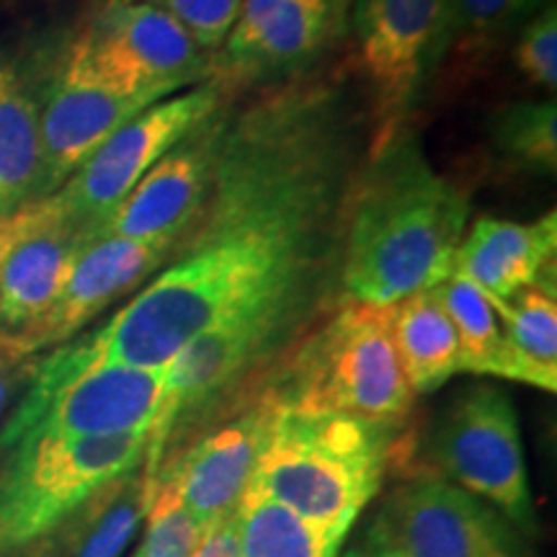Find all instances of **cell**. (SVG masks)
<instances>
[{
  "mask_svg": "<svg viewBox=\"0 0 557 557\" xmlns=\"http://www.w3.org/2000/svg\"><path fill=\"white\" fill-rule=\"evenodd\" d=\"M367 150V101L336 75L230 103L209 189L169 261L81 333L101 359L165 369L150 455L256 393L344 299L341 222Z\"/></svg>",
  "mask_w": 557,
  "mask_h": 557,
  "instance_id": "cell-1",
  "label": "cell"
},
{
  "mask_svg": "<svg viewBox=\"0 0 557 557\" xmlns=\"http://www.w3.org/2000/svg\"><path fill=\"white\" fill-rule=\"evenodd\" d=\"M468 218V191L431 163L413 135L367 152L341 222V297L387 308L436 287L455 269Z\"/></svg>",
  "mask_w": 557,
  "mask_h": 557,
  "instance_id": "cell-2",
  "label": "cell"
},
{
  "mask_svg": "<svg viewBox=\"0 0 557 557\" xmlns=\"http://www.w3.org/2000/svg\"><path fill=\"white\" fill-rule=\"evenodd\" d=\"M400 431L403 423L271 406L246 491L276 500L323 532L346 537L385 483L398 457Z\"/></svg>",
  "mask_w": 557,
  "mask_h": 557,
  "instance_id": "cell-3",
  "label": "cell"
},
{
  "mask_svg": "<svg viewBox=\"0 0 557 557\" xmlns=\"http://www.w3.org/2000/svg\"><path fill=\"white\" fill-rule=\"evenodd\" d=\"M253 398L305 413L406 423L416 395L395 351L393 305L341 299L289 348Z\"/></svg>",
  "mask_w": 557,
  "mask_h": 557,
  "instance_id": "cell-4",
  "label": "cell"
},
{
  "mask_svg": "<svg viewBox=\"0 0 557 557\" xmlns=\"http://www.w3.org/2000/svg\"><path fill=\"white\" fill-rule=\"evenodd\" d=\"M165 395V369L101 359L75 336L37 359L24 398L0 429V457L39 438L150 431Z\"/></svg>",
  "mask_w": 557,
  "mask_h": 557,
  "instance_id": "cell-5",
  "label": "cell"
},
{
  "mask_svg": "<svg viewBox=\"0 0 557 557\" xmlns=\"http://www.w3.org/2000/svg\"><path fill=\"white\" fill-rule=\"evenodd\" d=\"M150 431L39 438L0 457V557L45 540L67 519L143 468Z\"/></svg>",
  "mask_w": 557,
  "mask_h": 557,
  "instance_id": "cell-6",
  "label": "cell"
},
{
  "mask_svg": "<svg viewBox=\"0 0 557 557\" xmlns=\"http://www.w3.org/2000/svg\"><path fill=\"white\" fill-rule=\"evenodd\" d=\"M438 478L485 500L521 534L540 532L519 413L496 385L465 387L449 400L429 442Z\"/></svg>",
  "mask_w": 557,
  "mask_h": 557,
  "instance_id": "cell-7",
  "label": "cell"
},
{
  "mask_svg": "<svg viewBox=\"0 0 557 557\" xmlns=\"http://www.w3.org/2000/svg\"><path fill=\"white\" fill-rule=\"evenodd\" d=\"M449 0H359L357 67L367 90L369 150L406 132L423 83L447 54Z\"/></svg>",
  "mask_w": 557,
  "mask_h": 557,
  "instance_id": "cell-8",
  "label": "cell"
},
{
  "mask_svg": "<svg viewBox=\"0 0 557 557\" xmlns=\"http://www.w3.org/2000/svg\"><path fill=\"white\" fill-rule=\"evenodd\" d=\"M233 99L214 78L150 103L111 135L60 189L47 197L83 233L114 209L173 145Z\"/></svg>",
  "mask_w": 557,
  "mask_h": 557,
  "instance_id": "cell-9",
  "label": "cell"
},
{
  "mask_svg": "<svg viewBox=\"0 0 557 557\" xmlns=\"http://www.w3.org/2000/svg\"><path fill=\"white\" fill-rule=\"evenodd\" d=\"M78 39L114 86L150 103L197 86L212 73V54L150 0L107 3Z\"/></svg>",
  "mask_w": 557,
  "mask_h": 557,
  "instance_id": "cell-10",
  "label": "cell"
},
{
  "mask_svg": "<svg viewBox=\"0 0 557 557\" xmlns=\"http://www.w3.org/2000/svg\"><path fill=\"white\" fill-rule=\"evenodd\" d=\"M374 519L403 557H532L496 508L431 472L395 487Z\"/></svg>",
  "mask_w": 557,
  "mask_h": 557,
  "instance_id": "cell-11",
  "label": "cell"
},
{
  "mask_svg": "<svg viewBox=\"0 0 557 557\" xmlns=\"http://www.w3.org/2000/svg\"><path fill=\"white\" fill-rule=\"evenodd\" d=\"M346 0H243L238 21L212 58L230 96L305 73L341 37Z\"/></svg>",
  "mask_w": 557,
  "mask_h": 557,
  "instance_id": "cell-12",
  "label": "cell"
},
{
  "mask_svg": "<svg viewBox=\"0 0 557 557\" xmlns=\"http://www.w3.org/2000/svg\"><path fill=\"white\" fill-rule=\"evenodd\" d=\"M150 101L114 86L78 37L70 39L39 101L45 178L41 197L60 189L86 160Z\"/></svg>",
  "mask_w": 557,
  "mask_h": 557,
  "instance_id": "cell-13",
  "label": "cell"
},
{
  "mask_svg": "<svg viewBox=\"0 0 557 557\" xmlns=\"http://www.w3.org/2000/svg\"><path fill=\"white\" fill-rule=\"evenodd\" d=\"M184 230H171L152 238L86 240L70 263L50 312L29 331L18 333V338L34 354L75 338L96 315L148 284L169 261Z\"/></svg>",
  "mask_w": 557,
  "mask_h": 557,
  "instance_id": "cell-14",
  "label": "cell"
},
{
  "mask_svg": "<svg viewBox=\"0 0 557 557\" xmlns=\"http://www.w3.org/2000/svg\"><path fill=\"white\" fill-rule=\"evenodd\" d=\"M230 103L233 99L173 145L132 186L120 205L83 233V243L99 238H152L189 225L212 181Z\"/></svg>",
  "mask_w": 557,
  "mask_h": 557,
  "instance_id": "cell-15",
  "label": "cell"
},
{
  "mask_svg": "<svg viewBox=\"0 0 557 557\" xmlns=\"http://www.w3.org/2000/svg\"><path fill=\"white\" fill-rule=\"evenodd\" d=\"M269 421L271 403L263 398L248 400L240 410H230L218 426L199 434L186 449L171 451L152 480H169L194 517L205 527L212 524L238 508L253 475ZM150 483H145V491Z\"/></svg>",
  "mask_w": 557,
  "mask_h": 557,
  "instance_id": "cell-16",
  "label": "cell"
},
{
  "mask_svg": "<svg viewBox=\"0 0 557 557\" xmlns=\"http://www.w3.org/2000/svg\"><path fill=\"white\" fill-rule=\"evenodd\" d=\"M16 214V235L0 256V331L5 333L29 331L50 312L83 246V227L50 197L32 199Z\"/></svg>",
  "mask_w": 557,
  "mask_h": 557,
  "instance_id": "cell-17",
  "label": "cell"
},
{
  "mask_svg": "<svg viewBox=\"0 0 557 557\" xmlns=\"http://www.w3.org/2000/svg\"><path fill=\"white\" fill-rule=\"evenodd\" d=\"M555 253V209L532 222L480 218L465 230L451 271L470 278L491 302L504 305L553 271Z\"/></svg>",
  "mask_w": 557,
  "mask_h": 557,
  "instance_id": "cell-18",
  "label": "cell"
},
{
  "mask_svg": "<svg viewBox=\"0 0 557 557\" xmlns=\"http://www.w3.org/2000/svg\"><path fill=\"white\" fill-rule=\"evenodd\" d=\"M39 99L13 65L0 62V218L41 197Z\"/></svg>",
  "mask_w": 557,
  "mask_h": 557,
  "instance_id": "cell-19",
  "label": "cell"
},
{
  "mask_svg": "<svg viewBox=\"0 0 557 557\" xmlns=\"http://www.w3.org/2000/svg\"><path fill=\"white\" fill-rule=\"evenodd\" d=\"M393 341L413 395H429L465 372L455 325L434 289L393 305Z\"/></svg>",
  "mask_w": 557,
  "mask_h": 557,
  "instance_id": "cell-20",
  "label": "cell"
},
{
  "mask_svg": "<svg viewBox=\"0 0 557 557\" xmlns=\"http://www.w3.org/2000/svg\"><path fill=\"white\" fill-rule=\"evenodd\" d=\"M496 305V302H493ZM504 325L511 382L557 389V278L555 269L508 302L496 305Z\"/></svg>",
  "mask_w": 557,
  "mask_h": 557,
  "instance_id": "cell-21",
  "label": "cell"
},
{
  "mask_svg": "<svg viewBox=\"0 0 557 557\" xmlns=\"http://www.w3.org/2000/svg\"><path fill=\"white\" fill-rule=\"evenodd\" d=\"M431 289L455 325L465 372L511 380L506 333L491 297L457 271H451Z\"/></svg>",
  "mask_w": 557,
  "mask_h": 557,
  "instance_id": "cell-22",
  "label": "cell"
},
{
  "mask_svg": "<svg viewBox=\"0 0 557 557\" xmlns=\"http://www.w3.org/2000/svg\"><path fill=\"white\" fill-rule=\"evenodd\" d=\"M240 557H338L344 534H331L295 517L289 508L259 493H243Z\"/></svg>",
  "mask_w": 557,
  "mask_h": 557,
  "instance_id": "cell-23",
  "label": "cell"
},
{
  "mask_svg": "<svg viewBox=\"0 0 557 557\" xmlns=\"http://www.w3.org/2000/svg\"><path fill=\"white\" fill-rule=\"evenodd\" d=\"M487 137L506 165L521 173L555 176L557 103L553 99L511 101L487 120Z\"/></svg>",
  "mask_w": 557,
  "mask_h": 557,
  "instance_id": "cell-24",
  "label": "cell"
},
{
  "mask_svg": "<svg viewBox=\"0 0 557 557\" xmlns=\"http://www.w3.org/2000/svg\"><path fill=\"white\" fill-rule=\"evenodd\" d=\"M96 508L99 511L94 513L86 534L78 540L73 557H122L137 537L139 524L148 511L143 468L109 485L99 496Z\"/></svg>",
  "mask_w": 557,
  "mask_h": 557,
  "instance_id": "cell-25",
  "label": "cell"
},
{
  "mask_svg": "<svg viewBox=\"0 0 557 557\" xmlns=\"http://www.w3.org/2000/svg\"><path fill=\"white\" fill-rule=\"evenodd\" d=\"M148 500V532H145L139 555L143 557H191L197 549L205 524L194 517L169 480L156 478L145 491Z\"/></svg>",
  "mask_w": 557,
  "mask_h": 557,
  "instance_id": "cell-26",
  "label": "cell"
},
{
  "mask_svg": "<svg viewBox=\"0 0 557 557\" xmlns=\"http://www.w3.org/2000/svg\"><path fill=\"white\" fill-rule=\"evenodd\" d=\"M553 0H449L447 52L455 45H485L517 29Z\"/></svg>",
  "mask_w": 557,
  "mask_h": 557,
  "instance_id": "cell-27",
  "label": "cell"
},
{
  "mask_svg": "<svg viewBox=\"0 0 557 557\" xmlns=\"http://www.w3.org/2000/svg\"><path fill=\"white\" fill-rule=\"evenodd\" d=\"M513 62L519 73L553 99L557 86V13L555 3L534 13L519 26V39L513 47Z\"/></svg>",
  "mask_w": 557,
  "mask_h": 557,
  "instance_id": "cell-28",
  "label": "cell"
},
{
  "mask_svg": "<svg viewBox=\"0 0 557 557\" xmlns=\"http://www.w3.org/2000/svg\"><path fill=\"white\" fill-rule=\"evenodd\" d=\"M169 11L201 50L214 58L238 21L243 0H150Z\"/></svg>",
  "mask_w": 557,
  "mask_h": 557,
  "instance_id": "cell-29",
  "label": "cell"
},
{
  "mask_svg": "<svg viewBox=\"0 0 557 557\" xmlns=\"http://www.w3.org/2000/svg\"><path fill=\"white\" fill-rule=\"evenodd\" d=\"M34 364H37V354L29 351L18 333L0 331V416L5 413L13 393L24 382H29Z\"/></svg>",
  "mask_w": 557,
  "mask_h": 557,
  "instance_id": "cell-30",
  "label": "cell"
},
{
  "mask_svg": "<svg viewBox=\"0 0 557 557\" xmlns=\"http://www.w3.org/2000/svg\"><path fill=\"white\" fill-rule=\"evenodd\" d=\"M191 557H240V513L235 511L205 527Z\"/></svg>",
  "mask_w": 557,
  "mask_h": 557,
  "instance_id": "cell-31",
  "label": "cell"
},
{
  "mask_svg": "<svg viewBox=\"0 0 557 557\" xmlns=\"http://www.w3.org/2000/svg\"><path fill=\"white\" fill-rule=\"evenodd\" d=\"M344 557H403V555L398 553V547L387 540V534L382 532L377 519H372V524H369L364 532H361V537L346 549Z\"/></svg>",
  "mask_w": 557,
  "mask_h": 557,
  "instance_id": "cell-32",
  "label": "cell"
},
{
  "mask_svg": "<svg viewBox=\"0 0 557 557\" xmlns=\"http://www.w3.org/2000/svg\"><path fill=\"white\" fill-rule=\"evenodd\" d=\"M16 227H18V214L16 212L0 218V256H3V250L9 248L13 235H16Z\"/></svg>",
  "mask_w": 557,
  "mask_h": 557,
  "instance_id": "cell-33",
  "label": "cell"
},
{
  "mask_svg": "<svg viewBox=\"0 0 557 557\" xmlns=\"http://www.w3.org/2000/svg\"><path fill=\"white\" fill-rule=\"evenodd\" d=\"M107 3H135V0H107Z\"/></svg>",
  "mask_w": 557,
  "mask_h": 557,
  "instance_id": "cell-34",
  "label": "cell"
},
{
  "mask_svg": "<svg viewBox=\"0 0 557 557\" xmlns=\"http://www.w3.org/2000/svg\"><path fill=\"white\" fill-rule=\"evenodd\" d=\"M129 557H143V555H139V547H137V549H135V553H132Z\"/></svg>",
  "mask_w": 557,
  "mask_h": 557,
  "instance_id": "cell-35",
  "label": "cell"
}]
</instances>
